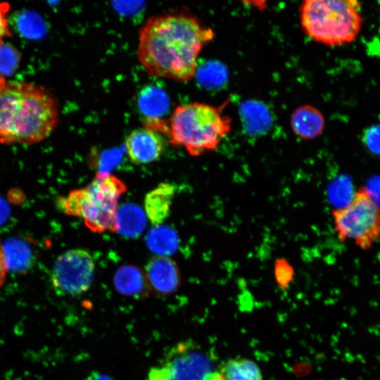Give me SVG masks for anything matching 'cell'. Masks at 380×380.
<instances>
[{
  "label": "cell",
  "mask_w": 380,
  "mask_h": 380,
  "mask_svg": "<svg viewBox=\"0 0 380 380\" xmlns=\"http://www.w3.org/2000/svg\"><path fill=\"white\" fill-rule=\"evenodd\" d=\"M87 380H115L113 377L100 372H92L87 378Z\"/></svg>",
  "instance_id": "cell-21"
},
{
  "label": "cell",
  "mask_w": 380,
  "mask_h": 380,
  "mask_svg": "<svg viewBox=\"0 0 380 380\" xmlns=\"http://www.w3.org/2000/svg\"><path fill=\"white\" fill-rule=\"evenodd\" d=\"M175 194L176 186L170 182H161L146 194L144 208L153 225L163 224L168 218Z\"/></svg>",
  "instance_id": "cell-11"
},
{
  "label": "cell",
  "mask_w": 380,
  "mask_h": 380,
  "mask_svg": "<svg viewBox=\"0 0 380 380\" xmlns=\"http://www.w3.org/2000/svg\"><path fill=\"white\" fill-rule=\"evenodd\" d=\"M214 37L213 30L189 11L153 15L139 30L137 58L150 76L188 82L196 72L201 52Z\"/></svg>",
  "instance_id": "cell-1"
},
{
  "label": "cell",
  "mask_w": 380,
  "mask_h": 380,
  "mask_svg": "<svg viewBox=\"0 0 380 380\" xmlns=\"http://www.w3.org/2000/svg\"><path fill=\"white\" fill-rule=\"evenodd\" d=\"M331 217L340 241L350 240L367 251L380 239V207L365 186H360L346 205L334 209Z\"/></svg>",
  "instance_id": "cell-6"
},
{
  "label": "cell",
  "mask_w": 380,
  "mask_h": 380,
  "mask_svg": "<svg viewBox=\"0 0 380 380\" xmlns=\"http://www.w3.org/2000/svg\"><path fill=\"white\" fill-rule=\"evenodd\" d=\"M298 11L304 33L327 46L352 42L363 23L362 5L357 0H305Z\"/></svg>",
  "instance_id": "cell-5"
},
{
  "label": "cell",
  "mask_w": 380,
  "mask_h": 380,
  "mask_svg": "<svg viewBox=\"0 0 380 380\" xmlns=\"http://www.w3.org/2000/svg\"><path fill=\"white\" fill-rule=\"evenodd\" d=\"M125 147L132 163L144 165L153 163L160 158L165 143L161 133L144 126L129 133L125 139Z\"/></svg>",
  "instance_id": "cell-9"
},
{
  "label": "cell",
  "mask_w": 380,
  "mask_h": 380,
  "mask_svg": "<svg viewBox=\"0 0 380 380\" xmlns=\"http://www.w3.org/2000/svg\"><path fill=\"white\" fill-rule=\"evenodd\" d=\"M144 276L149 291L161 296L175 292L181 281L177 262L165 256H154L146 263Z\"/></svg>",
  "instance_id": "cell-10"
},
{
  "label": "cell",
  "mask_w": 380,
  "mask_h": 380,
  "mask_svg": "<svg viewBox=\"0 0 380 380\" xmlns=\"http://www.w3.org/2000/svg\"><path fill=\"white\" fill-rule=\"evenodd\" d=\"M367 147L374 153L380 155V125H374L367 129L364 134Z\"/></svg>",
  "instance_id": "cell-16"
},
{
  "label": "cell",
  "mask_w": 380,
  "mask_h": 380,
  "mask_svg": "<svg viewBox=\"0 0 380 380\" xmlns=\"http://www.w3.org/2000/svg\"><path fill=\"white\" fill-rule=\"evenodd\" d=\"M118 291L128 296H140L149 291L144 272L133 265L120 267L113 277Z\"/></svg>",
  "instance_id": "cell-12"
},
{
  "label": "cell",
  "mask_w": 380,
  "mask_h": 380,
  "mask_svg": "<svg viewBox=\"0 0 380 380\" xmlns=\"http://www.w3.org/2000/svg\"><path fill=\"white\" fill-rule=\"evenodd\" d=\"M146 217L143 211L135 205L128 203L118 207L116 231L125 236H137L145 227Z\"/></svg>",
  "instance_id": "cell-14"
},
{
  "label": "cell",
  "mask_w": 380,
  "mask_h": 380,
  "mask_svg": "<svg viewBox=\"0 0 380 380\" xmlns=\"http://www.w3.org/2000/svg\"><path fill=\"white\" fill-rule=\"evenodd\" d=\"M162 364L169 380H220V363L214 352L192 341L175 345Z\"/></svg>",
  "instance_id": "cell-7"
},
{
  "label": "cell",
  "mask_w": 380,
  "mask_h": 380,
  "mask_svg": "<svg viewBox=\"0 0 380 380\" xmlns=\"http://www.w3.org/2000/svg\"><path fill=\"white\" fill-rule=\"evenodd\" d=\"M148 380H169L166 367L163 364L152 367L148 374Z\"/></svg>",
  "instance_id": "cell-19"
},
{
  "label": "cell",
  "mask_w": 380,
  "mask_h": 380,
  "mask_svg": "<svg viewBox=\"0 0 380 380\" xmlns=\"http://www.w3.org/2000/svg\"><path fill=\"white\" fill-rule=\"evenodd\" d=\"M6 81L2 75H0V91L6 85Z\"/></svg>",
  "instance_id": "cell-22"
},
{
  "label": "cell",
  "mask_w": 380,
  "mask_h": 380,
  "mask_svg": "<svg viewBox=\"0 0 380 380\" xmlns=\"http://www.w3.org/2000/svg\"><path fill=\"white\" fill-rule=\"evenodd\" d=\"M220 380H262L261 370L251 360L236 357L220 362Z\"/></svg>",
  "instance_id": "cell-13"
},
{
  "label": "cell",
  "mask_w": 380,
  "mask_h": 380,
  "mask_svg": "<svg viewBox=\"0 0 380 380\" xmlns=\"http://www.w3.org/2000/svg\"><path fill=\"white\" fill-rule=\"evenodd\" d=\"M8 269L4 248L0 242V288L3 286L6 281Z\"/></svg>",
  "instance_id": "cell-20"
},
{
  "label": "cell",
  "mask_w": 380,
  "mask_h": 380,
  "mask_svg": "<svg viewBox=\"0 0 380 380\" xmlns=\"http://www.w3.org/2000/svg\"><path fill=\"white\" fill-rule=\"evenodd\" d=\"M95 262L82 248L68 250L56 260L51 274L53 287L60 293L78 296L87 291L93 283Z\"/></svg>",
  "instance_id": "cell-8"
},
{
  "label": "cell",
  "mask_w": 380,
  "mask_h": 380,
  "mask_svg": "<svg viewBox=\"0 0 380 380\" xmlns=\"http://www.w3.org/2000/svg\"><path fill=\"white\" fill-rule=\"evenodd\" d=\"M146 243L157 256L169 257L177 247L178 238L173 229L160 224L154 226L148 232Z\"/></svg>",
  "instance_id": "cell-15"
},
{
  "label": "cell",
  "mask_w": 380,
  "mask_h": 380,
  "mask_svg": "<svg viewBox=\"0 0 380 380\" xmlns=\"http://www.w3.org/2000/svg\"><path fill=\"white\" fill-rule=\"evenodd\" d=\"M127 189L117 176L97 172L86 186L60 196L57 204L64 214L82 219L91 232H115L119 200Z\"/></svg>",
  "instance_id": "cell-4"
},
{
  "label": "cell",
  "mask_w": 380,
  "mask_h": 380,
  "mask_svg": "<svg viewBox=\"0 0 380 380\" xmlns=\"http://www.w3.org/2000/svg\"><path fill=\"white\" fill-rule=\"evenodd\" d=\"M10 5L7 2H0V46L3 44L5 37L11 35L7 14Z\"/></svg>",
  "instance_id": "cell-18"
},
{
  "label": "cell",
  "mask_w": 380,
  "mask_h": 380,
  "mask_svg": "<svg viewBox=\"0 0 380 380\" xmlns=\"http://www.w3.org/2000/svg\"><path fill=\"white\" fill-rule=\"evenodd\" d=\"M58 106L51 93L30 82H6L0 91V143L31 145L56 128Z\"/></svg>",
  "instance_id": "cell-2"
},
{
  "label": "cell",
  "mask_w": 380,
  "mask_h": 380,
  "mask_svg": "<svg viewBox=\"0 0 380 380\" xmlns=\"http://www.w3.org/2000/svg\"><path fill=\"white\" fill-rule=\"evenodd\" d=\"M18 55L11 47L0 46V69L1 70H12L17 64Z\"/></svg>",
  "instance_id": "cell-17"
},
{
  "label": "cell",
  "mask_w": 380,
  "mask_h": 380,
  "mask_svg": "<svg viewBox=\"0 0 380 380\" xmlns=\"http://www.w3.org/2000/svg\"><path fill=\"white\" fill-rule=\"evenodd\" d=\"M223 106L193 102L177 106L167 121L151 118L146 126L168 137L174 147H182L192 157L215 151L232 129V118Z\"/></svg>",
  "instance_id": "cell-3"
}]
</instances>
